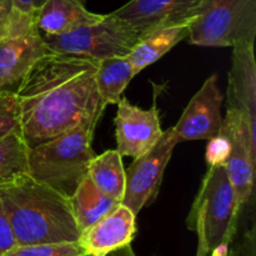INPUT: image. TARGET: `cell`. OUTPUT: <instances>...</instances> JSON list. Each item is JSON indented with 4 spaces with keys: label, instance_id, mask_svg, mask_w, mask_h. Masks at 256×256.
<instances>
[{
    "label": "cell",
    "instance_id": "1",
    "mask_svg": "<svg viewBox=\"0 0 256 256\" xmlns=\"http://www.w3.org/2000/svg\"><path fill=\"white\" fill-rule=\"evenodd\" d=\"M99 60L49 52L40 58L16 89L19 125L29 148L72 129L105 108L95 84Z\"/></svg>",
    "mask_w": 256,
    "mask_h": 256
},
{
    "label": "cell",
    "instance_id": "2",
    "mask_svg": "<svg viewBox=\"0 0 256 256\" xmlns=\"http://www.w3.org/2000/svg\"><path fill=\"white\" fill-rule=\"evenodd\" d=\"M0 202L16 245L79 242L82 230L74 219L69 198L29 175L0 192Z\"/></svg>",
    "mask_w": 256,
    "mask_h": 256
},
{
    "label": "cell",
    "instance_id": "3",
    "mask_svg": "<svg viewBox=\"0 0 256 256\" xmlns=\"http://www.w3.org/2000/svg\"><path fill=\"white\" fill-rule=\"evenodd\" d=\"M102 112H92L59 136L29 148V176L70 199L96 155L92 142Z\"/></svg>",
    "mask_w": 256,
    "mask_h": 256
},
{
    "label": "cell",
    "instance_id": "4",
    "mask_svg": "<svg viewBox=\"0 0 256 256\" xmlns=\"http://www.w3.org/2000/svg\"><path fill=\"white\" fill-rule=\"evenodd\" d=\"M242 205L224 165H209L186 219L208 252L229 245L236 230Z\"/></svg>",
    "mask_w": 256,
    "mask_h": 256
},
{
    "label": "cell",
    "instance_id": "5",
    "mask_svg": "<svg viewBox=\"0 0 256 256\" xmlns=\"http://www.w3.org/2000/svg\"><path fill=\"white\" fill-rule=\"evenodd\" d=\"M256 0H202L188 42L209 48L255 44Z\"/></svg>",
    "mask_w": 256,
    "mask_h": 256
},
{
    "label": "cell",
    "instance_id": "6",
    "mask_svg": "<svg viewBox=\"0 0 256 256\" xmlns=\"http://www.w3.org/2000/svg\"><path fill=\"white\" fill-rule=\"evenodd\" d=\"M42 39L52 52L102 60L112 56H128L139 42L140 34L110 12L94 24L65 34L42 35Z\"/></svg>",
    "mask_w": 256,
    "mask_h": 256
},
{
    "label": "cell",
    "instance_id": "7",
    "mask_svg": "<svg viewBox=\"0 0 256 256\" xmlns=\"http://www.w3.org/2000/svg\"><path fill=\"white\" fill-rule=\"evenodd\" d=\"M176 145L174 130L169 128L162 132L156 144L146 154L134 159L125 170V192L122 204L135 215L154 202L159 194L162 175Z\"/></svg>",
    "mask_w": 256,
    "mask_h": 256
},
{
    "label": "cell",
    "instance_id": "8",
    "mask_svg": "<svg viewBox=\"0 0 256 256\" xmlns=\"http://www.w3.org/2000/svg\"><path fill=\"white\" fill-rule=\"evenodd\" d=\"M220 132L229 140V155L224 162L240 205L250 200L254 189L256 136L250 132L240 112L228 110Z\"/></svg>",
    "mask_w": 256,
    "mask_h": 256
},
{
    "label": "cell",
    "instance_id": "9",
    "mask_svg": "<svg viewBox=\"0 0 256 256\" xmlns=\"http://www.w3.org/2000/svg\"><path fill=\"white\" fill-rule=\"evenodd\" d=\"M222 99L218 75H210L186 105L178 124L172 126L178 144L216 136L222 124Z\"/></svg>",
    "mask_w": 256,
    "mask_h": 256
},
{
    "label": "cell",
    "instance_id": "10",
    "mask_svg": "<svg viewBox=\"0 0 256 256\" xmlns=\"http://www.w3.org/2000/svg\"><path fill=\"white\" fill-rule=\"evenodd\" d=\"M115 116L116 152L122 156L140 158L146 154L162 135L159 110L152 105L149 110L132 105L126 98H120Z\"/></svg>",
    "mask_w": 256,
    "mask_h": 256
},
{
    "label": "cell",
    "instance_id": "11",
    "mask_svg": "<svg viewBox=\"0 0 256 256\" xmlns=\"http://www.w3.org/2000/svg\"><path fill=\"white\" fill-rule=\"evenodd\" d=\"M202 4V0H130L112 14L142 36L159 28L192 24L199 15Z\"/></svg>",
    "mask_w": 256,
    "mask_h": 256
},
{
    "label": "cell",
    "instance_id": "12",
    "mask_svg": "<svg viewBox=\"0 0 256 256\" xmlns=\"http://www.w3.org/2000/svg\"><path fill=\"white\" fill-rule=\"evenodd\" d=\"M228 75V110L240 112L250 132L256 136L255 44L232 48V68Z\"/></svg>",
    "mask_w": 256,
    "mask_h": 256
},
{
    "label": "cell",
    "instance_id": "13",
    "mask_svg": "<svg viewBox=\"0 0 256 256\" xmlns=\"http://www.w3.org/2000/svg\"><path fill=\"white\" fill-rule=\"evenodd\" d=\"M52 52L39 29L0 42V92H16L32 65Z\"/></svg>",
    "mask_w": 256,
    "mask_h": 256
},
{
    "label": "cell",
    "instance_id": "14",
    "mask_svg": "<svg viewBox=\"0 0 256 256\" xmlns=\"http://www.w3.org/2000/svg\"><path fill=\"white\" fill-rule=\"evenodd\" d=\"M136 234V215L120 202L115 209L82 230L79 244L85 254L108 256L110 252L132 244Z\"/></svg>",
    "mask_w": 256,
    "mask_h": 256
},
{
    "label": "cell",
    "instance_id": "15",
    "mask_svg": "<svg viewBox=\"0 0 256 256\" xmlns=\"http://www.w3.org/2000/svg\"><path fill=\"white\" fill-rule=\"evenodd\" d=\"M86 0H46L38 12L36 22L42 35H60L100 22L104 15L88 10Z\"/></svg>",
    "mask_w": 256,
    "mask_h": 256
},
{
    "label": "cell",
    "instance_id": "16",
    "mask_svg": "<svg viewBox=\"0 0 256 256\" xmlns=\"http://www.w3.org/2000/svg\"><path fill=\"white\" fill-rule=\"evenodd\" d=\"M190 24L159 28L142 35L130 54L128 55L135 75L145 68L156 62L182 40L186 39Z\"/></svg>",
    "mask_w": 256,
    "mask_h": 256
},
{
    "label": "cell",
    "instance_id": "17",
    "mask_svg": "<svg viewBox=\"0 0 256 256\" xmlns=\"http://www.w3.org/2000/svg\"><path fill=\"white\" fill-rule=\"evenodd\" d=\"M120 202L100 192L89 176H85L70 198L72 215L79 229L85 230L118 206Z\"/></svg>",
    "mask_w": 256,
    "mask_h": 256
},
{
    "label": "cell",
    "instance_id": "18",
    "mask_svg": "<svg viewBox=\"0 0 256 256\" xmlns=\"http://www.w3.org/2000/svg\"><path fill=\"white\" fill-rule=\"evenodd\" d=\"M134 76V69L128 56H112L99 60L95 84L102 105L116 104Z\"/></svg>",
    "mask_w": 256,
    "mask_h": 256
},
{
    "label": "cell",
    "instance_id": "19",
    "mask_svg": "<svg viewBox=\"0 0 256 256\" xmlns=\"http://www.w3.org/2000/svg\"><path fill=\"white\" fill-rule=\"evenodd\" d=\"M88 176L108 196L122 202L125 192V168L116 150L95 155L88 169Z\"/></svg>",
    "mask_w": 256,
    "mask_h": 256
},
{
    "label": "cell",
    "instance_id": "20",
    "mask_svg": "<svg viewBox=\"0 0 256 256\" xmlns=\"http://www.w3.org/2000/svg\"><path fill=\"white\" fill-rule=\"evenodd\" d=\"M29 146L20 130L0 139V192L29 175Z\"/></svg>",
    "mask_w": 256,
    "mask_h": 256
},
{
    "label": "cell",
    "instance_id": "21",
    "mask_svg": "<svg viewBox=\"0 0 256 256\" xmlns=\"http://www.w3.org/2000/svg\"><path fill=\"white\" fill-rule=\"evenodd\" d=\"M36 16L18 9L12 0H0V42L39 29Z\"/></svg>",
    "mask_w": 256,
    "mask_h": 256
},
{
    "label": "cell",
    "instance_id": "22",
    "mask_svg": "<svg viewBox=\"0 0 256 256\" xmlns=\"http://www.w3.org/2000/svg\"><path fill=\"white\" fill-rule=\"evenodd\" d=\"M85 252L79 244L74 242H54V244L15 245L2 256H82Z\"/></svg>",
    "mask_w": 256,
    "mask_h": 256
},
{
    "label": "cell",
    "instance_id": "23",
    "mask_svg": "<svg viewBox=\"0 0 256 256\" xmlns=\"http://www.w3.org/2000/svg\"><path fill=\"white\" fill-rule=\"evenodd\" d=\"M15 130H20L16 94L9 90H2L0 92V139Z\"/></svg>",
    "mask_w": 256,
    "mask_h": 256
},
{
    "label": "cell",
    "instance_id": "24",
    "mask_svg": "<svg viewBox=\"0 0 256 256\" xmlns=\"http://www.w3.org/2000/svg\"><path fill=\"white\" fill-rule=\"evenodd\" d=\"M229 140L222 132H219L216 136L209 140L206 154H205L208 165H224L229 155Z\"/></svg>",
    "mask_w": 256,
    "mask_h": 256
},
{
    "label": "cell",
    "instance_id": "25",
    "mask_svg": "<svg viewBox=\"0 0 256 256\" xmlns=\"http://www.w3.org/2000/svg\"><path fill=\"white\" fill-rule=\"evenodd\" d=\"M15 245H16V240H15L12 225L8 220L4 208L0 202V256L12 249Z\"/></svg>",
    "mask_w": 256,
    "mask_h": 256
},
{
    "label": "cell",
    "instance_id": "26",
    "mask_svg": "<svg viewBox=\"0 0 256 256\" xmlns=\"http://www.w3.org/2000/svg\"><path fill=\"white\" fill-rule=\"evenodd\" d=\"M46 0H12L15 6L28 14H38Z\"/></svg>",
    "mask_w": 256,
    "mask_h": 256
},
{
    "label": "cell",
    "instance_id": "27",
    "mask_svg": "<svg viewBox=\"0 0 256 256\" xmlns=\"http://www.w3.org/2000/svg\"><path fill=\"white\" fill-rule=\"evenodd\" d=\"M110 255L112 256H136L130 244L125 245V246H122V248H120V249L115 250V252H110Z\"/></svg>",
    "mask_w": 256,
    "mask_h": 256
},
{
    "label": "cell",
    "instance_id": "28",
    "mask_svg": "<svg viewBox=\"0 0 256 256\" xmlns=\"http://www.w3.org/2000/svg\"><path fill=\"white\" fill-rule=\"evenodd\" d=\"M208 256H232L229 252V245H222V246L218 248L212 252H210Z\"/></svg>",
    "mask_w": 256,
    "mask_h": 256
},
{
    "label": "cell",
    "instance_id": "29",
    "mask_svg": "<svg viewBox=\"0 0 256 256\" xmlns=\"http://www.w3.org/2000/svg\"><path fill=\"white\" fill-rule=\"evenodd\" d=\"M209 255V252H208L206 248H205V245L202 244V242H198V252H196V256H208Z\"/></svg>",
    "mask_w": 256,
    "mask_h": 256
},
{
    "label": "cell",
    "instance_id": "30",
    "mask_svg": "<svg viewBox=\"0 0 256 256\" xmlns=\"http://www.w3.org/2000/svg\"><path fill=\"white\" fill-rule=\"evenodd\" d=\"M82 256H94V255H90V254H84V255H82Z\"/></svg>",
    "mask_w": 256,
    "mask_h": 256
}]
</instances>
